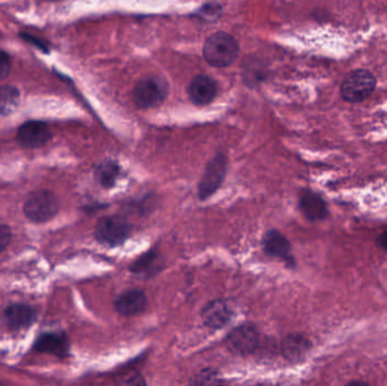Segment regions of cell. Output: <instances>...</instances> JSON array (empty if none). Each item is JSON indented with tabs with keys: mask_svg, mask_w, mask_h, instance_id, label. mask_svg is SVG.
<instances>
[{
	"mask_svg": "<svg viewBox=\"0 0 387 386\" xmlns=\"http://www.w3.org/2000/svg\"><path fill=\"white\" fill-rule=\"evenodd\" d=\"M239 54L240 47L236 38L222 31L211 34L204 43V59L213 67H229L236 63Z\"/></svg>",
	"mask_w": 387,
	"mask_h": 386,
	"instance_id": "1",
	"label": "cell"
},
{
	"mask_svg": "<svg viewBox=\"0 0 387 386\" xmlns=\"http://www.w3.org/2000/svg\"><path fill=\"white\" fill-rule=\"evenodd\" d=\"M168 93V82L159 76H148L135 84L132 100L139 109H152L161 106Z\"/></svg>",
	"mask_w": 387,
	"mask_h": 386,
	"instance_id": "2",
	"label": "cell"
},
{
	"mask_svg": "<svg viewBox=\"0 0 387 386\" xmlns=\"http://www.w3.org/2000/svg\"><path fill=\"white\" fill-rule=\"evenodd\" d=\"M376 87L377 80L371 71L355 69L345 76L340 87V92L345 102L360 103L371 97Z\"/></svg>",
	"mask_w": 387,
	"mask_h": 386,
	"instance_id": "3",
	"label": "cell"
},
{
	"mask_svg": "<svg viewBox=\"0 0 387 386\" xmlns=\"http://www.w3.org/2000/svg\"><path fill=\"white\" fill-rule=\"evenodd\" d=\"M24 214L36 223H45L57 216L60 209L58 197L50 190H34L24 203Z\"/></svg>",
	"mask_w": 387,
	"mask_h": 386,
	"instance_id": "4",
	"label": "cell"
},
{
	"mask_svg": "<svg viewBox=\"0 0 387 386\" xmlns=\"http://www.w3.org/2000/svg\"><path fill=\"white\" fill-rule=\"evenodd\" d=\"M132 235V225L123 216H110L101 218L95 225L94 237L97 242L109 247L123 245Z\"/></svg>",
	"mask_w": 387,
	"mask_h": 386,
	"instance_id": "5",
	"label": "cell"
},
{
	"mask_svg": "<svg viewBox=\"0 0 387 386\" xmlns=\"http://www.w3.org/2000/svg\"><path fill=\"white\" fill-rule=\"evenodd\" d=\"M228 172V158L219 152L207 162L198 183L197 195L200 201H207L221 188Z\"/></svg>",
	"mask_w": 387,
	"mask_h": 386,
	"instance_id": "6",
	"label": "cell"
},
{
	"mask_svg": "<svg viewBox=\"0 0 387 386\" xmlns=\"http://www.w3.org/2000/svg\"><path fill=\"white\" fill-rule=\"evenodd\" d=\"M259 332L252 323L237 326L226 338V345L230 351L240 356H248L257 350Z\"/></svg>",
	"mask_w": 387,
	"mask_h": 386,
	"instance_id": "7",
	"label": "cell"
},
{
	"mask_svg": "<svg viewBox=\"0 0 387 386\" xmlns=\"http://www.w3.org/2000/svg\"><path fill=\"white\" fill-rule=\"evenodd\" d=\"M261 246L265 254L270 258H279L289 267H294V258L291 244L285 236L279 230L270 229L265 232L261 239Z\"/></svg>",
	"mask_w": 387,
	"mask_h": 386,
	"instance_id": "8",
	"label": "cell"
},
{
	"mask_svg": "<svg viewBox=\"0 0 387 386\" xmlns=\"http://www.w3.org/2000/svg\"><path fill=\"white\" fill-rule=\"evenodd\" d=\"M16 139L22 148H43L51 139V132L45 122L31 120L21 126L17 130Z\"/></svg>",
	"mask_w": 387,
	"mask_h": 386,
	"instance_id": "9",
	"label": "cell"
},
{
	"mask_svg": "<svg viewBox=\"0 0 387 386\" xmlns=\"http://www.w3.org/2000/svg\"><path fill=\"white\" fill-rule=\"evenodd\" d=\"M219 92L218 83L205 74H198L188 84L187 94L193 104L198 106H209L215 100Z\"/></svg>",
	"mask_w": 387,
	"mask_h": 386,
	"instance_id": "10",
	"label": "cell"
},
{
	"mask_svg": "<svg viewBox=\"0 0 387 386\" xmlns=\"http://www.w3.org/2000/svg\"><path fill=\"white\" fill-rule=\"evenodd\" d=\"M233 317V309L222 299L211 300L202 309L203 323L212 330L226 328Z\"/></svg>",
	"mask_w": 387,
	"mask_h": 386,
	"instance_id": "11",
	"label": "cell"
},
{
	"mask_svg": "<svg viewBox=\"0 0 387 386\" xmlns=\"http://www.w3.org/2000/svg\"><path fill=\"white\" fill-rule=\"evenodd\" d=\"M3 319L10 330L19 331L36 323L38 312L34 307L26 304H12L3 310Z\"/></svg>",
	"mask_w": 387,
	"mask_h": 386,
	"instance_id": "12",
	"label": "cell"
},
{
	"mask_svg": "<svg viewBox=\"0 0 387 386\" xmlns=\"http://www.w3.org/2000/svg\"><path fill=\"white\" fill-rule=\"evenodd\" d=\"M34 350L38 352L54 354L56 357L64 358L69 354L71 343L67 335L62 332L43 333L34 342Z\"/></svg>",
	"mask_w": 387,
	"mask_h": 386,
	"instance_id": "13",
	"label": "cell"
},
{
	"mask_svg": "<svg viewBox=\"0 0 387 386\" xmlns=\"http://www.w3.org/2000/svg\"><path fill=\"white\" fill-rule=\"evenodd\" d=\"M113 307L120 315H137L148 307V297L143 290H127L117 297L113 302Z\"/></svg>",
	"mask_w": 387,
	"mask_h": 386,
	"instance_id": "14",
	"label": "cell"
},
{
	"mask_svg": "<svg viewBox=\"0 0 387 386\" xmlns=\"http://www.w3.org/2000/svg\"><path fill=\"white\" fill-rule=\"evenodd\" d=\"M163 269V262L156 249H150L129 265V271L139 277H154Z\"/></svg>",
	"mask_w": 387,
	"mask_h": 386,
	"instance_id": "15",
	"label": "cell"
},
{
	"mask_svg": "<svg viewBox=\"0 0 387 386\" xmlns=\"http://www.w3.org/2000/svg\"><path fill=\"white\" fill-rule=\"evenodd\" d=\"M310 348L312 343L305 335L294 333L287 335L283 339V341L281 343V352L287 361L290 363H298L306 357Z\"/></svg>",
	"mask_w": 387,
	"mask_h": 386,
	"instance_id": "16",
	"label": "cell"
},
{
	"mask_svg": "<svg viewBox=\"0 0 387 386\" xmlns=\"http://www.w3.org/2000/svg\"><path fill=\"white\" fill-rule=\"evenodd\" d=\"M299 209L309 221H320L327 216V207L320 195L312 190H303L299 196Z\"/></svg>",
	"mask_w": 387,
	"mask_h": 386,
	"instance_id": "17",
	"label": "cell"
},
{
	"mask_svg": "<svg viewBox=\"0 0 387 386\" xmlns=\"http://www.w3.org/2000/svg\"><path fill=\"white\" fill-rule=\"evenodd\" d=\"M121 168L118 162L113 160L101 162L94 169V177L104 188H113L119 178Z\"/></svg>",
	"mask_w": 387,
	"mask_h": 386,
	"instance_id": "18",
	"label": "cell"
},
{
	"mask_svg": "<svg viewBox=\"0 0 387 386\" xmlns=\"http://www.w3.org/2000/svg\"><path fill=\"white\" fill-rule=\"evenodd\" d=\"M20 91L13 85L0 87V116H10L20 106Z\"/></svg>",
	"mask_w": 387,
	"mask_h": 386,
	"instance_id": "19",
	"label": "cell"
},
{
	"mask_svg": "<svg viewBox=\"0 0 387 386\" xmlns=\"http://www.w3.org/2000/svg\"><path fill=\"white\" fill-rule=\"evenodd\" d=\"M221 15H222V6L216 3H205L195 14V16L204 22H213L220 19Z\"/></svg>",
	"mask_w": 387,
	"mask_h": 386,
	"instance_id": "20",
	"label": "cell"
},
{
	"mask_svg": "<svg viewBox=\"0 0 387 386\" xmlns=\"http://www.w3.org/2000/svg\"><path fill=\"white\" fill-rule=\"evenodd\" d=\"M216 383H220L219 374L213 368H205V370H200V373L196 374L191 381V384H195V385Z\"/></svg>",
	"mask_w": 387,
	"mask_h": 386,
	"instance_id": "21",
	"label": "cell"
},
{
	"mask_svg": "<svg viewBox=\"0 0 387 386\" xmlns=\"http://www.w3.org/2000/svg\"><path fill=\"white\" fill-rule=\"evenodd\" d=\"M152 196H146L142 200L136 201V202H132V203H129L127 205L129 209H135L136 213H149L151 211V207H153V203H152Z\"/></svg>",
	"mask_w": 387,
	"mask_h": 386,
	"instance_id": "22",
	"label": "cell"
},
{
	"mask_svg": "<svg viewBox=\"0 0 387 386\" xmlns=\"http://www.w3.org/2000/svg\"><path fill=\"white\" fill-rule=\"evenodd\" d=\"M12 68V61H10V56L6 52L0 50V81H3L5 78H8Z\"/></svg>",
	"mask_w": 387,
	"mask_h": 386,
	"instance_id": "23",
	"label": "cell"
},
{
	"mask_svg": "<svg viewBox=\"0 0 387 386\" xmlns=\"http://www.w3.org/2000/svg\"><path fill=\"white\" fill-rule=\"evenodd\" d=\"M12 240V230L6 225L0 223V254L5 251Z\"/></svg>",
	"mask_w": 387,
	"mask_h": 386,
	"instance_id": "24",
	"label": "cell"
},
{
	"mask_svg": "<svg viewBox=\"0 0 387 386\" xmlns=\"http://www.w3.org/2000/svg\"><path fill=\"white\" fill-rule=\"evenodd\" d=\"M21 36H22L23 40H25V41L29 42L31 45H36V48L41 49L43 52H47V54H48V47L45 45V42L41 41V40L38 39V38L30 36L27 33H21Z\"/></svg>",
	"mask_w": 387,
	"mask_h": 386,
	"instance_id": "25",
	"label": "cell"
},
{
	"mask_svg": "<svg viewBox=\"0 0 387 386\" xmlns=\"http://www.w3.org/2000/svg\"><path fill=\"white\" fill-rule=\"evenodd\" d=\"M377 242L379 247L387 251V231H385L384 234H382V235L378 237Z\"/></svg>",
	"mask_w": 387,
	"mask_h": 386,
	"instance_id": "26",
	"label": "cell"
},
{
	"mask_svg": "<svg viewBox=\"0 0 387 386\" xmlns=\"http://www.w3.org/2000/svg\"><path fill=\"white\" fill-rule=\"evenodd\" d=\"M47 1H59V0H47Z\"/></svg>",
	"mask_w": 387,
	"mask_h": 386,
	"instance_id": "27",
	"label": "cell"
}]
</instances>
